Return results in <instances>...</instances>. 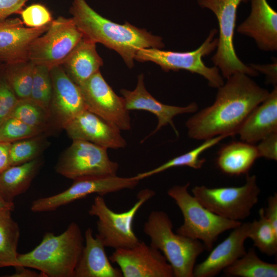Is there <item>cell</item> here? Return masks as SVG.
<instances>
[{
    "mask_svg": "<svg viewBox=\"0 0 277 277\" xmlns=\"http://www.w3.org/2000/svg\"><path fill=\"white\" fill-rule=\"evenodd\" d=\"M28 0H0V22L14 13H19Z\"/></svg>",
    "mask_w": 277,
    "mask_h": 277,
    "instance_id": "38",
    "label": "cell"
},
{
    "mask_svg": "<svg viewBox=\"0 0 277 277\" xmlns=\"http://www.w3.org/2000/svg\"><path fill=\"white\" fill-rule=\"evenodd\" d=\"M228 276L276 277L277 264L262 260L255 249L250 248L242 257L223 270Z\"/></svg>",
    "mask_w": 277,
    "mask_h": 277,
    "instance_id": "27",
    "label": "cell"
},
{
    "mask_svg": "<svg viewBox=\"0 0 277 277\" xmlns=\"http://www.w3.org/2000/svg\"><path fill=\"white\" fill-rule=\"evenodd\" d=\"M85 245L76 265L74 277H122L120 269L114 268L107 257L105 246L93 235L90 228L84 235Z\"/></svg>",
    "mask_w": 277,
    "mask_h": 277,
    "instance_id": "21",
    "label": "cell"
},
{
    "mask_svg": "<svg viewBox=\"0 0 277 277\" xmlns=\"http://www.w3.org/2000/svg\"><path fill=\"white\" fill-rule=\"evenodd\" d=\"M96 44L83 35L62 65L68 76L78 86L99 71L103 65Z\"/></svg>",
    "mask_w": 277,
    "mask_h": 277,
    "instance_id": "23",
    "label": "cell"
},
{
    "mask_svg": "<svg viewBox=\"0 0 277 277\" xmlns=\"http://www.w3.org/2000/svg\"><path fill=\"white\" fill-rule=\"evenodd\" d=\"M14 208V203L5 201L0 195V211L9 210L13 211Z\"/></svg>",
    "mask_w": 277,
    "mask_h": 277,
    "instance_id": "43",
    "label": "cell"
},
{
    "mask_svg": "<svg viewBox=\"0 0 277 277\" xmlns=\"http://www.w3.org/2000/svg\"><path fill=\"white\" fill-rule=\"evenodd\" d=\"M83 37L72 17H58L31 43L28 60L35 65L44 66L51 70L63 64Z\"/></svg>",
    "mask_w": 277,
    "mask_h": 277,
    "instance_id": "10",
    "label": "cell"
},
{
    "mask_svg": "<svg viewBox=\"0 0 277 277\" xmlns=\"http://www.w3.org/2000/svg\"><path fill=\"white\" fill-rule=\"evenodd\" d=\"M4 67V65H2L1 64H0V72L3 70Z\"/></svg>",
    "mask_w": 277,
    "mask_h": 277,
    "instance_id": "44",
    "label": "cell"
},
{
    "mask_svg": "<svg viewBox=\"0 0 277 277\" xmlns=\"http://www.w3.org/2000/svg\"><path fill=\"white\" fill-rule=\"evenodd\" d=\"M252 68L255 69L259 73L261 72L264 74L267 77V81L276 86L277 83V72H276V62L270 64L260 65V64H249Z\"/></svg>",
    "mask_w": 277,
    "mask_h": 277,
    "instance_id": "40",
    "label": "cell"
},
{
    "mask_svg": "<svg viewBox=\"0 0 277 277\" xmlns=\"http://www.w3.org/2000/svg\"><path fill=\"white\" fill-rule=\"evenodd\" d=\"M42 134L41 131L10 117L0 126V143H12Z\"/></svg>",
    "mask_w": 277,
    "mask_h": 277,
    "instance_id": "34",
    "label": "cell"
},
{
    "mask_svg": "<svg viewBox=\"0 0 277 277\" xmlns=\"http://www.w3.org/2000/svg\"><path fill=\"white\" fill-rule=\"evenodd\" d=\"M173 223L163 211H152L144 225V232L150 245L164 255L175 277H193L199 256L204 251V244L173 231Z\"/></svg>",
    "mask_w": 277,
    "mask_h": 277,
    "instance_id": "4",
    "label": "cell"
},
{
    "mask_svg": "<svg viewBox=\"0 0 277 277\" xmlns=\"http://www.w3.org/2000/svg\"><path fill=\"white\" fill-rule=\"evenodd\" d=\"M189 183L175 185L167 191L183 216V223L176 233L200 241L205 250L210 251L220 234L234 229L242 222L224 218L209 210L189 192Z\"/></svg>",
    "mask_w": 277,
    "mask_h": 277,
    "instance_id": "5",
    "label": "cell"
},
{
    "mask_svg": "<svg viewBox=\"0 0 277 277\" xmlns=\"http://www.w3.org/2000/svg\"><path fill=\"white\" fill-rule=\"evenodd\" d=\"M16 271L15 272L10 276L12 277H44V275L40 272L37 273L36 271H33L27 269V267L23 266H17L14 267Z\"/></svg>",
    "mask_w": 277,
    "mask_h": 277,
    "instance_id": "42",
    "label": "cell"
},
{
    "mask_svg": "<svg viewBox=\"0 0 277 277\" xmlns=\"http://www.w3.org/2000/svg\"><path fill=\"white\" fill-rule=\"evenodd\" d=\"M8 66L6 81L19 99H29L35 65L28 60Z\"/></svg>",
    "mask_w": 277,
    "mask_h": 277,
    "instance_id": "31",
    "label": "cell"
},
{
    "mask_svg": "<svg viewBox=\"0 0 277 277\" xmlns=\"http://www.w3.org/2000/svg\"><path fill=\"white\" fill-rule=\"evenodd\" d=\"M248 238L262 253L269 256L276 254L277 232L265 216L263 208L259 210V219L250 222Z\"/></svg>",
    "mask_w": 277,
    "mask_h": 277,
    "instance_id": "29",
    "label": "cell"
},
{
    "mask_svg": "<svg viewBox=\"0 0 277 277\" xmlns=\"http://www.w3.org/2000/svg\"><path fill=\"white\" fill-rule=\"evenodd\" d=\"M107 150L87 141L72 140L71 145L58 160L55 171L73 180L85 177L115 175L118 164L109 159Z\"/></svg>",
    "mask_w": 277,
    "mask_h": 277,
    "instance_id": "11",
    "label": "cell"
},
{
    "mask_svg": "<svg viewBox=\"0 0 277 277\" xmlns=\"http://www.w3.org/2000/svg\"><path fill=\"white\" fill-rule=\"evenodd\" d=\"M256 146L259 157L277 160V132H274L260 141Z\"/></svg>",
    "mask_w": 277,
    "mask_h": 277,
    "instance_id": "37",
    "label": "cell"
},
{
    "mask_svg": "<svg viewBox=\"0 0 277 277\" xmlns=\"http://www.w3.org/2000/svg\"><path fill=\"white\" fill-rule=\"evenodd\" d=\"M120 92L129 111L145 110L156 116L157 126L147 137L168 124L172 126L176 135H178L173 124V118L179 114L196 112L198 109V106L195 102H192L186 106L180 107L166 105L157 101L146 90L143 74L137 76V85L133 90L122 89Z\"/></svg>",
    "mask_w": 277,
    "mask_h": 277,
    "instance_id": "17",
    "label": "cell"
},
{
    "mask_svg": "<svg viewBox=\"0 0 277 277\" xmlns=\"http://www.w3.org/2000/svg\"><path fill=\"white\" fill-rule=\"evenodd\" d=\"M248 17L237 28L239 33L253 39L264 51L277 50V13L267 0H249Z\"/></svg>",
    "mask_w": 277,
    "mask_h": 277,
    "instance_id": "20",
    "label": "cell"
},
{
    "mask_svg": "<svg viewBox=\"0 0 277 277\" xmlns=\"http://www.w3.org/2000/svg\"><path fill=\"white\" fill-rule=\"evenodd\" d=\"M42 134L12 143L9 150L10 166L22 164L39 157L46 143Z\"/></svg>",
    "mask_w": 277,
    "mask_h": 277,
    "instance_id": "32",
    "label": "cell"
},
{
    "mask_svg": "<svg viewBox=\"0 0 277 277\" xmlns=\"http://www.w3.org/2000/svg\"><path fill=\"white\" fill-rule=\"evenodd\" d=\"M226 80L217 88L213 104L186 121L190 138L206 140L218 135L237 134L246 118L270 93L244 73H234Z\"/></svg>",
    "mask_w": 277,
    "mask_h": 277,
    "instance_id": "1",
    "label": "cell"
},
{
    "mask_svg": "<svg viewBox=\"0 0 277 277\" xmlns=\"http://www.w3.org/2000/svg\"><path fill=\"white\" fill-rule=\"evenodd\" d=\"M19 101L7 82H1L0 126L9 118Z\"/></svg>",
    "mask_w": 277,
    "mask_h": 277,
    "instance_id": "36",
    "label": "cell"
},
{
    "mask_svg": "<svg viewBox=\"0 0 277 277\" xmlns=\"http://www.w3.org/2000/svg\"><path fill=\"white\" fill-rule=\"evenodd\" d=\"M139 180L134 176L125 177L116 175L77 179L65 190L55 195L41 197L32 202L31 210L34 212L51 211L85 197L91 194L104 196L124 189L134 188Z\"/></svg>",
    "mask_w": 277,
    "mask_h": 277,
    "instance_id": "12",
    "label": "cell"
},
{
    "mask_svg": "<svg viewBox=\"0 0 277 277\" xmlns=\"http://www.w3.org/2000/svg\"><path fill=\"white\" fill-rule=\"evenodd\" d=\"M84 242L80 226L72 222L60 235L47 232L34 249L18 253L17 266L35 269L44 277H74Z\"/></svg>",
    "mask_w": 277,
    "mask_h": 277,
    "instance_id": "3",
    "label": "cell"
},
{
    "mask_svg": "<svg viewBox=\"0 0 277 277\" xmlns=\"http://www.w3.org/2000/svg\"><path fill=\"white\" fill-rule=\"evenodd\" d=\"M43 164L39 157L30 162L10 166L0 173V195L6 202L27 191Z\"/></svg>",
    "mask_w": 277,
    "mask_h": 277,
    "instance_id": "25",
    "label": "cell"
},
{
    "mask_svg": "<svg viewBox=\"0 0 277 277\" xmlns=\"http://www.w3.org/2000/svg\"><path fill=\"white\" fill-rule=\"evenodd\" d=\"M79 87L87 110L121 131L131 129V118L124 98L114 92L100 70Z\"/></svg>",
    "mask_w": 277,
    "mask_h": 277,
    "instance_id": "13",
    "label": "cell"
},
{
    "mask_svg": "<svg viewBox=\"0 0 277 277\" xmlns=\"http://www.w3.org/2000/svg\"><path fill=\"white\" fill-rule=\"evenodd\" d=\"M259 157L256 146L242 142H232L222 146L217 153L216 164L223 173L239 176L247 174Z\"/></svg>",
    "mask_w": 277,
    "mask_h": 277,
    "instance_id": "24",
    "label": "cell"
},
{
    "mask_svg": "<svg viewBox=\"0 0 277 277\" xmlns=\"http://www.w3.org/2000/svg\"><path fill=\"white\" fill-rule=\"evenodd\" d=\"M3 62V61H2V60L0 58V64H2Z\"/></svg>",
    "mask_w": 277,
    "mask_h": 277,
    "instance_id": "45",
    "label": "cell"
},
{
    "mask_svg": "<svg viewBox=\"0 0 277 277\" xmlns=\"http://www.w3.org/2000/svg\"><path fill=\"white\" fill-rule=\"evenodd\" d=\"M227 137L229 136L227 135H221L204 140L202 144L193 149L174 157L157 167L140 173L134 177L140 181L170 168L180 166H187L194 169H201L206 161L205 159L200 157L202 153Z\"/></svg>",
    "mask_w": 277,
    "mask_h": 277,
    "instance_id": "28",
    "label": "cell"
},
{
    "mask_svg": "<svg viewBox=\"0 0 277 277\" xmlns=\"http://www.w3.org/2000/svg\"><path fill=\"white\" fill-rule=\"evenodd\" d=\"M191 191L198 201L212 212L228 220L241 221L250 215L258 202L261 190L256 176L247 174L246 182L241 186H196Z\"/></svg>",
    "mask_w": 277,
    "mask_h": 277,
    "instance_id": "9",
    "label": "cell"
},
{
    "mask_svg": "<svg viewBox=\"0 0 277 277\" xmlns=\"http://www.w3.org/2000/svg\"><path fill=\"white\" fill-rule=\"evenodd\" d=\"M10 117L44 133L52 124L49 111L30 99L20 100Z\"/></svg>",
    "mask_w": 277,
    "mask_h": 277,
    "instance_id": "30",
    "label": "cell"
},
{
    "mask_svg": "<svg viewBox=\"0 0 277 277\" xmlns=\"http://www.w3.org/2000/svg\"><path fill=\"white\" fill-rule=\"evenodd\" d=\"M218 33L216 29L210 30L202 44L194 50L188 52L165 51L158 48H143L136 52L134 60L140 62H151L160 66L166 72L184 70L204 77L208 85L218 88L224 83L220 70L215 66L205 65L203 57L208 55L217 47Z\"/></svg>",
    "mask_w": 277,
    "mask_h": 277,
    "instance_id": "8",
    "label": "cell"
},
{
    "mask_svg": "<svg viewBox=\"0 0 277 277\" xmlns=\"http://www.w3.org/2000/svg\"><path fill=\"white\" fill-rule=\"evenodd\" d=\"M265 216L274 230L277 232V194L274 193L267 199V206L264 208Z\"/></svg>",
    "mask_w": 277,
    "mask_h": 277,
    "instance_id": "39",
    "label": "cell"
},
{
    "mask_svg": "<svg viewBox=\"0 0 277 277\" xmlns=\"http://www.w3.org/2000/svg\"><path fill=\"white\" fill-rule=\"evenodd\" d=\"M50 24L29 28L18 18L0 22V58L3 62L9 65L28 61L30 45L48 30Z\"/></svg>",
    "mask_w": 277,
    "mask_h": 277,
    "instance_id": "19",
    "label": "cell"
},
{
    "mask_svg": "<svg viewBox=\"0 0 277 277\" xmlns=\"http://www.w3.org/2000/svg\"><path fill=\"white\" fill-rule=\"evenodd\" d=\"M52 95L50 70L42 65H35L29 99L49 111Z\"/></svg>",
    "mask_w": 277,
    "mask_h": 277,
    "instance_id": "33",
    "label": "cell"
},
{
    "mask_svg": "<svg viewBox=\"0 0 277 277\" xmlns=\"http://www.w3.org/2000/svg\"><path fill=\"white\" fill-rule=\"evenodd\" d=\"M9 210L0 211V268L18 265L20 230Z\"/></svg>",
    "mask_w": 277,
    "mask_h": 277,
    "instance_id": "26",
    "label": "cell"
},
{
    "mask_svg": "<svg viewBox=\"0 0 277 277\" xmlns=\"http://www.w3.org/2000/svg\"><path fill=\"white\" fill-rule=\"evenodd\" d=\"M248 1L249 0H197L201 8L211 10L216 17L219 37L216 51L211 57V61L226 79L236 73H244L250 77L259 75V72L249 65H247L240 60L234 46L237 10L241 3Z\"/></svg>",
    "mask_w": 277,
    "mask_h": 277,
    "instance_id": "6",
    "label": "cell"
},
{
    "mask_svg": "<svg viewBox=\"0 0 277 277\" xmlns=\"http://www.w3.org/2000/svg\"><path fill=\"white\" fill-rule=\"evenodd\" d=\"M277 132V87L248 115L239 129L242 141L256 143Z\"/></svg>",
    "mask_w": 277,
    "mask_h": 277,
    "instance_id": "22",
    "label": "cell"
},
{
    "mask_svg": "<svg viewBox=\"0 0 277 277\" xmlns=\"http://www.w3.org/2000/svg\"><path fill=\"white\" fill-rule=\"evenodd\" d=\"M23 23L27 27L39 28L50 24L53 20L52 14L44 5H31L19 13Z\"/></svg>",
    "mask_w": 277,
    "mask_h": 277,
    "instance_id": "35",
    "label": "cell"
},
{
    "mask_svg": "<svg viewBox=\"0 0 277 277\" xmlns=\"http://www.w3.org/2000/svg\"><path fill=\"white\" fill-rule=\"evenodd\" d=\"M250 222L241 223L230 234L210 251L208 256L195 264L193 277H213L247 252L244 243L248 239Z\"/></svg>",
    "mask_w": 277,
    "mask_h": 277,
    "instance_id": "18",
    "label": "cell"
},
{
    "mask_svg": "<svg viewBox=\"0 0 277 277\" xmlns=\"http://www.w3.org/2000/svg\"><path fill=\"white\" fill-rule=\"evenodd\" d=\"M124 277H173L170 265L158 249L144 242L132 248L115 249L109 257Z\"/></svg>",
    "mask_w": 277,
    "mask_h": 277,
    "instance_id": "14",
    "label": "cell"
},
{
    "mask_svg": "<svg viewBox=\"0 0 277 277\" xmlns=\"http://www.w3.org/2000/svg\"><path fill=\"white\" fill-rule=\"evenodd\" d=\"M155 193L150 189L138 192L137 201L127 211L117 213L112 211L106 204L103 196L97 195L93 200L88 213L97 217L95 236L105 247L113 249L132 248L140 241L133 229V222L140 208Z\"/></svg>",
    "mask_w": 277,
    "mask_h": 277,
    "instance_id": "7",
    "label": "cell"
},
{
    "mask_svg": "<svg viewBox=\"0 0 277 277\" xmlns=\"http://www.w3.org/2000/svg\"><path fill=\"white\" fill-rule=\"evenodd\" d=\"M69 12L83 35L116 51L126 65L134 66V56L143 48L163 49L162 38L128 22L119 24L103 17L85 0H73Z\"/></svg>",
    "mask_w": 277,
    "mask_h": 277,
    "instance_id": "2",
    "label": "cell"
},
{
    "mask_svg": "<svg viewBox=\"0 0 277 277\" xmlns=\"http://www.w3.org/2000/svg\"><path fill=\"white\" fill-rule=\"evenodd\" d=\"M64 129L72 140L87 141L107 149L123 148L126 145L121 130L87 110L75 117Z\"/></svg>",
    "mask_w": 277,
    "mask_h": 277,
    "instance_id": "16",
    "label": "cell"
},
{
    "mask_svg": "<svg viewBox=\"0 0 277 277\" xmlns=\"http://www.w3.org/2000/svg\"><path fill=\"white\" fill-rule=\"evenodd\" d=\"M52 95L49 108L51 123L59 128L87 110L79 86L68 76L62 65L50 70Z\"/></svg>",
    "mask_w": 277,
    "mask_h": 277,
    "instance_id": "15",
    "label": "cell"
},
{
    "mask_svg": "<svg viewBox=\"0 0 277 277\" xmlns=\"http://www.w3.org/2000/svg\"><path fill=\"white\" fill-rule=\"evenodd\" d=\"M11 144L0 143V173L10 166L9 150Z\"/></svg>",
    "mask_w": 277,
    "mask_h": 277,
    "instance_id": "41",
    "label": "cell"
}]
</instances>
